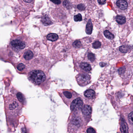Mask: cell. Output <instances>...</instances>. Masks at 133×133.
Listing matches in <instances>:
<instances>
[{
	"mask_svg": "<svg viewBox=\"0 0 133 133\" xmlns=\"http://www.w3.org/2000/svg\"><path fill=\"white\" fill-rule=\"evenodd\" d=\"M93 30V25L91 20L88 21L86 26V33L88 35H90L92 33Z\"/></svg>",
	"mask_w": 133,
	"mask_h": 133,
	"instance_id": "14",
	"label": "cell"
},
{
	"mask_svg": "<svg viewBox=\"0 0 133 133\" xmlns=\"http://www.w3.org/2000/svg\"><path fill=\"white\" fill-rule=\"evenodd\" d=\"M130 49V47L128 45H123L120 48V51L122 53H127Z\"/></svg>",
	"mask_w": 133,
	"mask_h": 133,
	"instance_id": "21",
	"label": "cell"
},
{
	"mask_svg": "<svg viewBox=\"0 0 133 133\" xmlns=\"http://www.w3.org/2000/svg\"><path fill=\"white\" fill-rule=\"evenodd\" d=\"M128 126L127 123L124 121L121 122V131L123 133H127L128 132Z\"/></svg>",
	"mask_w": 133,
	"mask_h": 133,
	"instance_id": "18",
	"label": "cell"
},
{
	"mask_svg": "<svg viewBox=\"0 0 133 133\" xmlns=\"http://www.w3.org/2000/svg\"><path fill=\"white\" fill-rule=\"evenodd\" d=\"M41 22L43 24L46 26H49L52 24V22L50 18L47 15H44L42 17Z\"/></svg>",
	"mask_w": 133,
	"mask_h": 133,
	"instance_id": "13",
	"label": "cell"
},
{
	"mask_svg": "<svg viewBox=\"0 0 133 133\" xmlns=\"http://www.w3.org/2000/svg\"><path fill=\"white\" fill-rule=\"evenodd\" d=\"M104 35L106 38L109 40H112L114 38V35L113 34L110 32V31L108 30H106L104 31Z\"/></svg>",
	"mask_w": 133,
	"mask_h": 133,
	"instance_id": "19",
	"label": "cell"
},
{
	"mask_svg": "<svg viewBox=\"0 0 133 133\" xmlns=\"http://www.w3.org/2000/svg\"><path fill=\"white\" fill-rule=\"evenodd\" d=\"M63 5L67 9H69L71 8V5L68 0H65L63 2Z\"/></svg>",
	"mask_w": 133,
	"mask_h": 133,
	"instance_id": "22",
	"label": "cell"
},
{
	"mask_svg": "<svg viewBox=\"0 0 133 133\" xmlns=\"http://www.w3.org/2000/svg\"><path fill=\"white\" fill-rule=\"evenodd\" d=\"M23 0L26 3L30 4L34 0Z\"/></svg>",
	"mask_w": 133,
	"mask_h": 133,
	"instance_id": "32",
	"label": "cell"
},
{
	"mask_svg": "<svg viewBox=\"0 0 133 133\" xmlns=\"http://www.w3.org/2000/svg\"><path fill=\"white\" fill-rule=\"evenodd\" d=\"M116 5L120 9L122 10H126L129 6L127 2L125 0H118Z\"/></svg>",
	"mask_w": 133,
	"mask_h": 133,
	"instance_id": "9",
	"label": "cell"
},
{
	"mask_svg": "<svg viewBox=\"0 0 133 133\" xmlns=\"http://www.w3.org/2000/svg\"><path fill=\"white\" fill-rule=\"evenodd\" d=\"M88 58L90 61L91 62H94L95 59V55L92 53H89L88 55Z\"/></svg>",
	"mask_w": 133,
	"mask_h": 133,
	"instance_id": "23",
	"label": "cell"
},
{
	"mask_svg": "<svg viewBox=\"0 0 133 133\" xmlns=\"http://www.w3.org/2000/svg\"><path fill=\"white\" fill-rule=\"evenodd\" d=\"M101 46V43L99 41H97L94 42L93 44V47L94 49H98L100 48Z\"/></svg>",
	"mask_w": 133,
	"mask_h": 133,
	"instance_id": "24",
	"label": "cell"
},
{
	"mask_svg": "<svg viewBox=\"0 0 133 133\" xmlns=\"http://www.w3.org/2000/svg\"><path fill=\"white\" fill-rule=\"evenodd\" d=\"M5 106L7 114L10 115H17L21 108L20 102L16 97L9 95L5 99Z\"/></svg>",
	"mask_w": 133,
	"mask_h": 133,
	"instance_id": "1",
	"label": "cell"
},
{
	"mask_svg": "<svg viewBox=\"0 0 133 133\" xmlns=\"http://www.w3.org/2000/svg\"><path fill=\"white\" fill-rule=\"evenodd\" d=\"M50 0L56 4H59L61 3V0Z\"/></svg>",
	"mask_w": 133,
	"mask_h": 133,
	"instance_id": "30",
	"label": "cell"
},
{
	"mask_svg": "<svg viewBox=\"0 0 133 133\" xmlns=\"http://www.w3.org/2000/svg\"><path fill=\"white\" fill-rule=\"evenodd\" d=\"M58 36L56 34L50 33L47 36V40L52 41H56L58 39Z\"/></svg>",
	"mask_w": 133,
	"mask_h": 133,
	"instance_id": "17",
	"label": "cell"
},
{
	"mask_svg": "<svg viewBox=\"0 0 133 133\" xmlns=\"http://www.w3.org/2000/svg\"><path fill=\"white\" fill-rule=\"evenodd\" d=\"M82 112L85 118H90L92 113L91 106L88 105H85L82 108Z\"/></svg>",
	"mask_w": 133,
	"mask_h": 133,
	"instance_id": "8",
	"label": "cell"
},
{
	"mask_svg": "<svg viewBox=\"0 0 133 133\" xmlns=\"http://www.w3.org/2000/svg\"><path fill=\"white\" fill-rule=\"evenodd\" d=\"M34 53L31 50H26L22 53L21 58V60L23 62H27L31 60L34 57Z\"/></svg>",
	"mask_w": 133,
	"mask_h": 133,
	"instance_id": "7",
	"label": "cell"
},
{
	"mask_svg": "<svg viewBox=\"0 0 133 133\" xmlns=\"http://www.w3.org/2000/svg\"><path fill=\"white\" fill-rule=\"evenodd\" d=\"M129 120L131 122H133V112H130L129 115Z\"/></svg>",
	"mask_w": 133,
	"mask_h": 133,
	"instance_id": "29",
	"label": "cell"
},
{
	"mask_svg": "<svg viewBox=\"0 0 133 133\" xmlns=\"http://www.w3.org/2000/svg\"><path fill=\"white\" fill-rule=\"evenodd\" d=\"M61 97L64 100V101L65 102H70V103L73 99L75 97L74 93L73 91L70 90H64L62 92Z\"/></svg>",
	"mask_w": 133,
	"mask_h": 133,
	"instance_id": "6",
	"label": "cell"
},
{
	"mask_svg": "<svg viewBox=\"0 0 133 133\" xmlns=\"http://www.w3.org/2000/svg\"><path fill=\"white\" fill-rule=\"evenodd\" d=\"M28 77L32 83L39 85L46 80V76L44 72L40 70H33L29 73Z\"/></svg>",
	"mask_w": 133,
	"mask_h": 133,
	"instance_id": "3",
	"label": "cell"
},
{
	"mask_svg": "<svg viewBox=\"0 0 133 133\" xmlns=\"http://www.w3.org/2000/svg\"><path fill=\"white\" fill-rule=\"evenodd\" d=\"M116 20L119 24H124L126 22V18L125 16L121 15L117 16L115 18Z\"/></svg>",
	"mask_w": 133,
	"mask_h": 133,
	"instance_id": "10",
	"label": "cell"
},
{
	"mask_svg": "<svg viewBox=\"0 0 133 133\" xmlns=\"http://www.w3.org/2000/svg\"><path fill=\"white\" fill-rule=\"evenodd\" d=\"M86 132L88 133H95L96 132V131H95V129H93V128L90 127L87 129Z\"/></svg>",
	"mask_w": 133,
	"mask_h": 133,
	"instance_id": "28",
	"label": "cell"
},
{
	"mask_svg": "<svg viewBox=\"0 0 133 133\" xmlns=\"http://www.w3.org/2000/svg\"><path fill=\"white\" fill-rule=\"evenodd\" d=\"M106 0H98V3L101 5H103L106 3Z\"/></svg>",
	"mask_w": 133,
	"mask_h": 133,
	"instance_id": "31",
	"label": "cell"
},
{
	"mask_svg": "<svg viewBox=\"0 0 133 133\" xmlns=\"http://www.w3.org/2000/svg\"><path fill=\"white\" fill-rule=\"evenodd\" d=\"M16 97L21 103L25 104L26 102V98L22 93L20 92H17L16 94Z\"/></svg>",
	"mask_w": 133,
	"mask_h": 133,
	"instance_id": "15",
	"label": "cell"
},
{
	"mask_svg": "<svg viewBox=\"0 0 133 133\" xmlns=\"http://www.w3.org/2000/svg\"><path fill=\"white\" fill-rule=\"evenodd\" d=\"M80 68L82 70L88 72L90 71L91 70V67L89 63L87 62H82L80 65Z\"/></svg>",
	"mask_w": 133,
	"mask_h": 133,
	"instance_id": "12",
	"label": "cell"
},
{
	"mask_svg": "<svg viewBox=\"0 0 133 133\" xmlns=\"http://www.w3.org/2000/svg\"><path fill=\"white\" fill-rule=\"evenodd\" d=\"M72 123V124L74 125V126L78 127V126H79L80 124H81V121L79 118L76 117L73 120Z\"/></svg>",
	"mask_w": 133,
	"mask_h": 133,
	"instance_id": "20",
	"label": "cell"
},
{
	"mask_svg": "<svg viewBox=\"0 0 133 133\" xmlns=\"http://www.w3.org/2000/svg\"><path fill=\"white\" fill-rule=\"evenodd\" d=\"M84 95L88 98H92L95 97V92L92 89H87L84 93Z\"/></svg>",
	"mask_w": 133,
	"mask_h": 133,
	"instance_id": "11",
	"label": "cell"
},
{
	"mask_svg": "<svg viewBox=\"0 0 133 133\" xmlns=\"http://www.w3.org/2000/svg\"><path fill=\"white\" fill-rule=\"evenodd\" d=\"M27 45L25 37L21 35H16L11 38L9 43V48L13 53L19 54Z\"/></svg>",
	"mask_w": 133,
	"mask_h": 133,
	"instance_id": "2",
	"label": "cell"
},
{
	"mask_svg": "<svg viewBox=\"0 0 133 133\" xmlns=\"http://www.w3.org/2000/svg\"><path fill=\"white\" fill-rule=\"evenodd\" d=\"M76 80L79 85L83 86L90 83L91 77L87 73H81L77 76Z\"/></svg>",
	"mask_w": 133,
	"mask_h": 133,
	"instance_id": "4",
	"label": "cell"
},
{
	"mask_svg": "<svg viewBox=\"0 0 133 133\" xmlns=\"http://www.w3.org/2000/svg\"><path fill=\"white\" fill-rule=\"evenodd\" d=\"M83 102L81 98L75 99L72 102L70 105V109L72 111L76 112L80 111L82 109Z\"/></svg>",
	"mask_w": 133,
	"mask_h": 133,
	"instance_id": "5",
	"label": "cell"
},
{
	"mask_svg": "<svg viewBox=\"0 0 133 133\" xmlns=\"http://www.w3.org/2000/svg\"><path fill=\"white\" fill-rule=\"evenodd\" d=\"M16 68L17 70L19 71V72H23L26 70V66L23 63H18L16 65Z\"/></svg>",
	"mask_w": 133,
	"mask_h": 133,
	"instance_id": "16",
	"label": "cell"
},
{
	"mask_svg": "<svg viewBox=\"0 0 133 133\" xmlns=\"http://www.w3.org/2000/svg\"><path fill=\"white\" fill-rule=\"evenodd\" d=\"M77 8L79 10H80V11H83V10H85V5L82 4L78 5Z\"/></svg>",
	"mask_w": 133,
	"mask_h": 133,
	"instance_id": "27",
	"label": "cell"
},
{
	"mask_svg": "<svg viewBox=\"0 0 133 133\" xmlns=\"http://www.w3.org/2000/svg\"><path fill=\"white\" fill-rule=\"evenodd\" d=\"M73 45L75 48H79L82 45V43L79 40H76L73 43Z\"/></svg>",
	"mask_w": 133,
	"mask_h": 133,
	"instance_id": "26",
	"label": "cell"
},
{
	"mask_svg": "<svg viewBox=\"0 0 133 133\" xmlns=\"http://www.w3.org/2000/svg\"><path fill=\"white\" fill-rule=\"evenodd\" d=\"M74 20L76 22H80L82 20V17L80 14H78L74 16Z\"/></svg>",
	"mask_w": 133,
	"mask_h": 133,
	"instance_id": "25",
	"label": "cell"
}]
</instances>
